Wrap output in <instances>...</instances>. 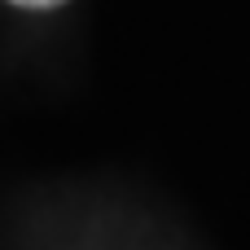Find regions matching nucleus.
I'll return each instance as SVG.
<instances>
[{
  "instance_id": "obj_1",
  "label": "nucleus",
  "mask_w": 250,
  "mask_h": 250,
  "mask_svg": "<svg viewBox=\"0 0 250 250\" xmlns=\"http://www.w3.org/2000/svg\"><path fill=\"white\" fill-rule=\"evenodd\" d=\"M13 4H26V9H48V4H62V0H13Z\"/></svg>"
}]
</instances>
